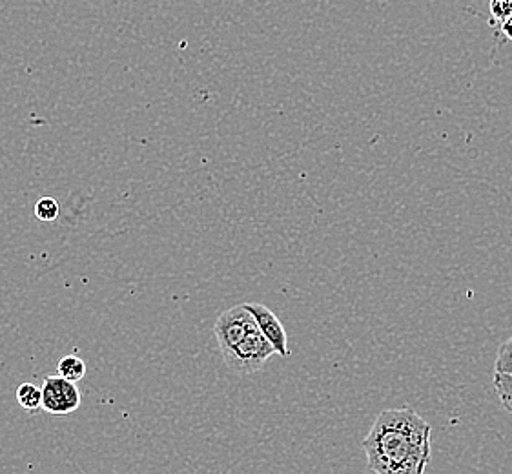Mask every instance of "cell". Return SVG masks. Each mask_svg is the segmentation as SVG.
<instances>
[{"instance_id":"obj_10","label":"cell","mask_w":512,"mask_h":474,"mask_svg":"<svg viewBox=\"0 0 512 474\" xmlns=\"http://www.w3.org/2000/svg\"><path fill=\"white\" fill-rule=\"evenodd\" d=\"M494 372H512V338L505 341L498 349Z\"/></svg>"},{"instance_id":"obj_3","label":"cell","mask_w":512,"mask_h":474,"mask_svg":"<svg viewBox=\"0 0 512 474\" xmlns=\"http://www.w3.org/2000/svg\"><path fill=\"white\" fill-rule=\"evenodd\" d=\"M254 327H257L256 318L252 316L250 310L246 309L245 303L219 314L214 334H216L221 354L232 351Z\"/></svg>"},{"instance_id":"obj_9","label":"cell","mask_w":512,"mask_h":474,"mask_svg":"<svg viewBox=\"0 0 512 474\" xmlns=\"http://www.w3.org/2000/svg\"><path fill=\"white\" fill-rule=\"evenodd\" d=\"M59 214H61V205L53 197H41L35 205V216L39 217L44 223H52L59 217Z\"/></svg>"},{"instance_id":"obj_5","label":"cell","mask_w":512,"mask_h":474,"mask_svg":"<svg viewBox=\"0 0 512 474\" xmlns=\"http://www.w3.org/2000/svg\"><path fill=\"white\" fill-rule=\"evenodd\" d=\"M245 307L256 318L257 327L265 334V338L272 343V347L276 349V354H279L281 358H288L290 349H288L287 330L283 327V323L277 320L276 314L265 307L263 303H245Z\"/></svg>"},{"instance_id":"obj_6","label":"cell","mask_w":512,"mask_h":474,"mask_svg":"<svg viewBox=\"0 0 512 474\" xmlns=\"http://www.w3.org/2000/svg\"><path fill=\"white\" fill-rule=\"evenodd\" d=\"M15 396L24 411L35 413L42 409V387H37L33 383H21Z\"/></svg>"},{"instance_id":"obj_1","label":"cell","mask_w":512,"mask_h":474,"mask_svg":"<svg viewBox=\"0 0 512 474\" xmlns=\"http://www.w3.org/2000/svg\"><path fill=\"white\" fill-rule=\"evenodd\" d=\"M363 451L372 473H425L431 462V425L407 407L387 409L363 440Z\"/></svg>"},{"instance_id":"obj_4","label":"cell","mask_w":512,"mask_h":474,"mask_svg":"<svg viewBox=\"0 0 512 474\" xmlns=\"http://www.w3.org/2000/svg\"><path fill=\"white\" fill-rule=\"evenodd\" d=\"M81 405V391L77 383L61 374L48 376L42 383V409L53 416H68Z\"/></svg>"},{"instance_id":"obj_12","label":"cell","mask_w":512,"mask_h":474,"mask_svg":"<svg viewBox=\"0 0 512 474\" xmlns=\"http://www.w3.org/2000/svg\"><path fill=\"white\" fill-rule=\"evenodd\" d=\"M500 24H502L503 35H505L509 41H512V15L509 19H505V21L500 22Z\"/></svg>"},{"instance_id":"obj_8","label":"cell","mask_w":512,"mask_h":474,"mask_svg":"<svg viewBox=\"0 0 512 474\" xmlns=\"http://www.w3.org/2000/svg\"><path fill=\"white\" fill-rule=\"evenodd\" d=\"M494 389L503 411L512 414V372H494Z\"/></svg>"},{"instance_id":"obj_11","label":"cell","mask_w":512,"mask_h":474,"mask_svg":"<svg viewBox=\"0 0 512 474\" xmlns=\"http://www.w3.org/2000/svg\"><path fill=\"white\" fill-rule=\"evenodd\" d=\"M489 10L494 21L503 22L512 15V0H491Z\"/></svg>"},{"instance_id":"obj_2","label":"cell","mask_w":512,"mask_h":474,"mask_svg":"<svg viewBox=\"0 0 512 474\" xmlns=\"http://www.w3.org/2000/svg\"><path fill=\"white\" fill-rule=\"evenodd\" d=\"M274 354L276 349L272 343L265 338L259 327H254L232 351L223 354V360L232 371L248 376L261 371Z\"/></svg>"},{"instance_id":"obj_7","label":"cell","mask_w":512,"mask_h":474,"mask_svg":"<svg viewBox=\"0 0 512 474\" xmlns=\"http://www.w3.org/2000/svg\"><path fill=\"white\" fill-rule=\"evenodd\" d=\"M57 372L66 380H72L75 383L81 382L82 378L86 376V363L79 356L68 354L57 363Z\"/></svg>"}]
</instances>
